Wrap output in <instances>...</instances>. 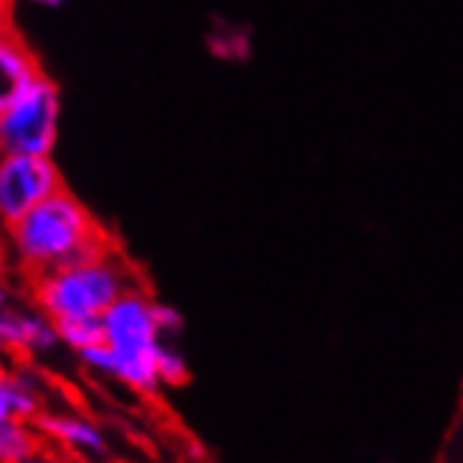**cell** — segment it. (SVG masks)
I'll list each match as a JSON object with an SVG mask.
<instances>
[{
    "instance_id": "obj_6",
    "label": "cell",
    "mask_w": 463,
    "mask_h": 463,
    "mask_svg": "<svg viewBox=\"0 0 463 463\" xmlns=\"http://www.w3.org/2000/svg\"><path fill=\"white\" fill-rule=\"evenodd\" d=\"M37 430L43 439L53 441L57 447H62L65 452L88 460V463H99L110 458V441H107V432L85 413L76 411H43L34 419Z\"/></svg>"
},
{
    "instance_id": "obj_20",
    "label": "cell",
    "mask_w": 463,
    "mask_h": 463,
    "mask_svg": "<svg viewBox=\"0 0 463 463\" xmlns=\"http://www.w3.org/2000/svg\"><path fill=\"white\" fill-rule=\"evenodd\" d=\"M32 4L45 6V9H57V6H62V4H65V0H32Z\"/></svg>"
},
{
    "instance_id": "obj_14",
    "label": "cell",
    "mask_w": 463,
    "mask_h": 463,
    "mask_svg": "<svg viewBox=\"0 0 463 463\" xmlns=\"http://www.w3.org/2000/svg\"><path fill=\"white\" fill-rule=\"evenodd\" d=\"M155 320H157L160 335L166 337V340H172V337H177L183 332V315L175 307H169V304L155 301Z\"/></svg>"
},
{
    "instance_id": "obj_19",
    "label": "cell",
    "mask_w": 463,
    "mask_h": 463,
    "mask_svg": "<svg viewBox=\"0 0 463 463\" xmlns=\"http://www.w3.org/2000/svg\"><path fill=\"white\" fill-rule=\"evenodd\" d=\"M9 354V345H6V332H4V312H0V357Z\"/></svg>"
},
{
    "instance_id": "obj_9",
    "label": "cell",
    "mask_w": 463,
    "mask_h": 463,
    "mask_svg": "<svg viewBox=\"0 0 463 463\" xmlns=\"http://www.w3.org/2000/svg\"><path fill=\"white\" fill-rule=\"evenodd\" d=\"M43 73L34 51L17 32L0 34V110Z\"/></svg>"
},
{
    "instance_id": "obj_13",
    "label": "cell",
    "mask_w": 463,
    "mask_h": 463,
    "mask_svg": "<svg viewBox=\"0 0 463 463\" xmlns=\"http://www.w3.org/2000/svg\"><path fill=\"white\" fill-rule=\"evenodd\" d=\"M213 53H220L225 60H239V57H248L250 51V40L244 37L241 32H222L211 40Z\"/></svg>"
},
{
    "instance_id": "obj_11",
    "label": "cell",
    "mask_w": 463,
    "mask_h": 463,
    "mask_svg": "<svg viewBox=\"0 0 463 463\" xmlns=\"http://www.w3.org/2000/svg\"><path fill=\"white\" fill-rule=\"evenodd\" d=\"M57 329H60L62 345L71 348L73 354L104 343L101 317H65V320H57Z\"/></svg>"
},
{
    "instance_id": "obj_16",
    "label": "cell",
    "mask_w": 463,
    "mask_h": 463,
    "mask_svg": "<svg viewBox=\"0 0 463 463\" xmlns=\"http://www.w3.org/2000/svg\"><path fill=\"white\" fill-rule=\"evenodd\" d=\"M12 301H17V298H14V292H12V287H9L6 276H4V272H0V312H4Z\"/></svg>"
},
{
    "instance_id": "obj_17",
    "label": "cell",
    "mask_w": 463,
    "mask_h": 463,
    "mask_svg": "<svg viewBox=\"0 0 463 463\" xmlns=\"http://www.w3.org/2000/svg\"><path fill=\"white\" fill-rule=\"evenodd\" d=\"M20 463H62L60 458H53L51 452H43V449H37L34 455H29V458H23Z\"/></svg>"
},
{
    "instance_id": "obj_4",
    "label": "cell",
    "mask_w": 463,
    "mask_h": 463,
    "mask_svg": "<svg viewBox=\"0 0 463 463\" xmlns=\"http://www.w3.org/2000/svg\"><path fill=\"white\" fill-rule=\"evenodd\" d=\"M60 135V85L45 71L0 110V152L51 155Z\"/></svg>"
},
{
    "instance_id": "obj_18",
    "label": "cell",
    "mask_w": 463,
    "mask_h": 463,
    "mask_svg": "<svg viewBox=\"0 0 463 463\" xmlns=\"http://www.w3.org/2000/svg\"><path fill=\"white\" fill-rule=\"evenodd\" d=\"M6 222H4V216H0V261L6 259Z\"/></svg>"
},
{
    "instance_id": "obj_15",
    "label": "cell",
    "mask_w": 463,
    "mask_h": 463,
    "mask_svg": "<svg viewBox=\"0 0 463 463\" xmlns=\"http://www.w3.org/2000/svg\"><path fill=\"white\" fill-rule=\"evenodd\" d=\"M12 6H14V0H0V34H6V32H14V25H12Z\"/></svg>"
},
{
    "instance_id": "obj_3",
    "label": "cell",
    "mask_w": 463,
    "mask_h": 463,
    "mask_svg": "<svg viewBox=\"0 0 463 463\" xmlns=\"http://www.w3.org/2000/svg\"><path fill=\"white\" fill-rule=\"evenodd\" d=\"M104 343L110 348V371L107 379H116L124 388L152 396L157 393V348L166 340L157 329L155 320V301L132 284L118 301L101 315Z\"/></svg>"
},
{
    "instance_id": "obj_7",
    "label": "cell",
    "mask_w": 463,
    "mask_h": 463,
    "mask_svg": "<svg viewBox=\"0 0 463 463\" xmlns=\"http://www.w3.org/2000/svg\"><path fill=\"white\" fill-rule=\"evenodd\" d=\"M4 332H6L9 354H17V357H29V360L51 357L62 345L57 320L45 315L34 301L32 304L12 301L4 309Z\"/></svg>"
},
{
    "instance_id": "obj_1",
    "label": "cell",
    "mask_w": 463,
    "mask_h": 463,
    "mask_svg": "<svg viewBox=\"0 0 463 463\" xmlns=\"http://www.w3.org/2000/svg\"><path fill=\"white\" fill-rule=\"evenodd\" d=\"M113 248L96 216L62 185L6 228V259L29 279Z\"/></svg>"
},
{
    "instance_id": "obj_5",
    "label": "cell",
    "mask_w": 463,
    "mask_h": 463,
    "mask_svg": "<svg viewBox=\"0 0 463 463\" xmlns=\"http://www.w3.org/2000/svg\"><path fill=\"white\" fill-rule=\"evenodd\" d=\"M65 183L51 155L0 152V216L12 225Z\"/></svg>"
},
{
    "instance_id": "obj_8",
    "label": "cell",
    "mask_w": 463,
    "mask_h": 463,
    "mask_svg": "<svg viewBox=\"0 0 463 463\" xmlns=\"http://www.w3.org/2000/svg\"><path fill=\"white\" fill-rule=\"evenodd\" d=\"M45 411V385L32 368L0 365V421L25 419L34 421Z\"/></svg>"
},
{
    "instance_id": "obj_2",
    "label": "cell",
    "mask_w": 463,
    "mask_h": 463,
    "mask_svg": "<svg viewBox=\"0 0 463 463\" xmlns=\"http://www.w3.org/2000/svg\"><path fill=\"white\" fill-rule=\"evenodd\" d=\"M132 284L129 264L113 248L29 279L32 301L53 320L101 317Z\"/></svg>"
},
{
    "instance_id": "obj_10",
    "label": "cell",
    "mask_w": 463,
    "mask_h": 463,
    "mask_svg": "<svg viewBox=\"0 0 463 463\" xmlns=\"http://www.w3.org/2000/svg\"><path fill=\"white\" fill-rule=\"evenodd\" d=\"M40 430L34 421L25 419H4L0 421V463H20L40 449Z\"/></svg>"
},
{
    "instance_id": "obj_12",
    "label": "cell",
    "mask_w": 463,
    "mask_h": 463,
    "mask_svg": "<svg viewBox=\"0 0 463 463\" xmlns=\"http://www.w3.org/2000/svg\"><path fill=\"white\" fill-rule=\"evenodd\" d=\"M157 376L163 388H177L188 379V363L172 340H163L157 348Z\"/></svg>"
}]
</instances>
